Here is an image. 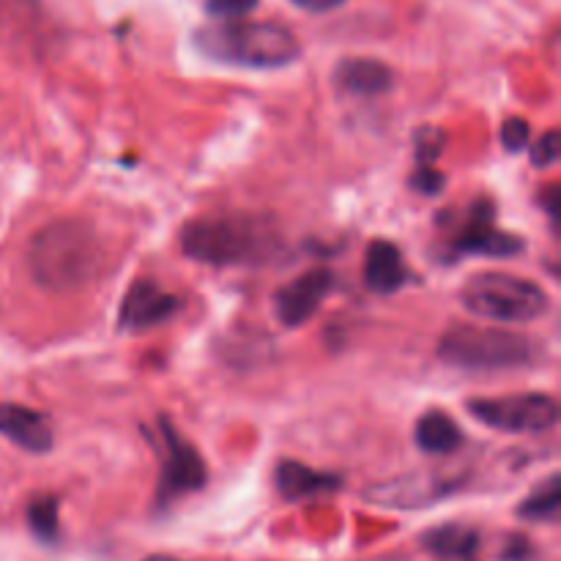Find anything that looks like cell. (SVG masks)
I'll return each instance as SVG.
<instances>
[{
  "mask_svg": "<svg viewBox=\"0 0 561 561\" xmlns=\"http://www.w3.org/2000/svg\"><path fill=\"white\" fill-rule=\"evenodd\" d=\"M290 3L299 5V9L305 11H312V14H321V11L337 9V5H343L345 0H290Z\"/></svg>",
  "mask_w": 561,
  "mask_h": 561,
  "instance_id": "d4e9b609",
  "label": "cell"
},
{
  "mask_svg": "<svg viewBox=\"0 0 561 561\" xmlns=\"http://www.w3.org/2000/svg\"><path fill=\"white\" fill-rule=\"evenodd\" d=\"M529 135H531V126L526 118H507L502 126V146L507 151H524L529 146Z\"/></svg>",
  "mask_w": 561,
  "mask_h": 561,
  "instance_id": "7402d4cb",
  "label": "cell"
},
{
  "mask_svg": "<svg viewBox=\"0 0 561 561\" xmlns=\"http://www.w3.org/2000/svg\"><path fill=\"white\" fill-rule=\"evenodd\" d=\"M524 551H531L529 542H526V540H513V542H510L507 553H504V559H507V561H524Z\"/></svg>",
  "mask_w": 561,
  "mask_h": 561,
  "instance_id": "484cf974",
  "label": "cell"
},
{
  "mask_svg": "<svg viewBox=\"0 0 561 561\" xmlns=\"http://www.w3.org/2000/svg\"><path fill=\"white\" fill-rule=\"evenodd\" d=\"M444 148V131L436 126H422L420 135H416V162L420 168H433L438 157H442Z\"/></svg>",
  "mask_w": 561,
  "mask_h": 561,
  "instance_id": "ffe728a7",
  "label": "cell"
},
{
  "mask_svg": "<svg viewBox=\"0 0 561 561\" xmlns=\"http://www.w3.org/2000/svg\"><path fill=\"white\" fill-rule=\"evenodd\" d=\"M274 485H277L279 496L288 499V502H305V499L340 491L343 477L316 471L305 463H296V460H279L277 469H274Z\"/></svg>",
  "mask_w": 561,
  "mask_h": 561,
  "instance_id": "4fadbf2b",
  "label": "cell"
},
{
  "mask_svg": "<svg viewBox=\"0 0 561 561\" xmlns=\"http://www.w3.org/2000/svg\"><path fill=\"white\" fill-rule=\"evenodd\" d=\"M422 548L438 559H469L480 548V535L471 526L444 524L422 535Z\"/></svg>",
  "mask_w": 561,
  "mask_h": 561,
  "instance_id": "e0dca14e",
  "label": "cell"
},
{
  "mask_svg": "<svg viewBox=\"0 0 561 561\" xmlns=\"http://www.w3.org/2000/svg\"><path fill=\"white\" fill-rule=\"evenodd\" d=\"M365 285L378 296L398 294L409 285V268L403 263V252L387 239L370 241L365 252Z\"/></svg>",
  "mask_w": 561,
  "mask_h": 561,
  "instance_id": "7c38bea8",
  "label": "cell"
},
{
  "mask_svg": "<svg viewBox=\"0 0 561 561\" xmlns=\"http://www.w3.org/2000/svg\"><path fill=\"white\" fill-rule=\"evenodd\" d=\"M559 131L548 129L546 135L531 146V164H535V168H551L559 159Z\"/></svg>",
  "mask_w": 561,
  "mask_h": 561,
  "instance_id": "603a6c76",
  "label": "cell"
},
{
  "mask_svg": "<svg viewBox=\"0 0 561 561\" xmlns=\"http://www.w3.org/2000/svg\"><path fill=\"white\" fill-rule=\"evenodd\" d=\"M414 442L425 455H453L463 447V431L444 411H425L416 420Z\"/></svg>",
  "mask_w": 561,
  "mask_h": 561,
  "instance_id": "2e32d148",
  "label": "cell"
},
{
  "mask_svg": "<svg viewBox=\"0 0 561 561\" xmlns=\"http://www.w3.org/2000/svg\"><path fill=\"white\" fill-rule=\"evenodd\" d=\"M257 5V0H206V11L214 16V20L233 22L241 20V16L250 14Z\"/></svg>",
  "mask_w": 561,
  "mask_h": 561,
  "instance_id": "44dd1931",
  "label": "cell"
},
{
  "mask_svg": "<svg viewBox=\"0 0 561 561\" xmlns=\"http://www.w3.org/2000/svg\"><path fill=\"white\" fill-rule=\"evenodd\" d=\"M444 184H447V179L436 168H420L411 175V186L416 192H422V195H438L444 190Z\"/></svg>",
  "mask_w": 561,
  "mask_h": 561,
  "instance_id": "cb8c5ba5",
  "label": "cell"
},
{
  "mask_svg": "<svg viewBox=\"0 0 561 561\" xmlns=\"http://www.w3.org/2000/svg\"><path fill=\"white\" fill-rule=\"evenodd\" d=\"M561 507V480L559 474H551L540 488L524 499L518 507V515L524 520H540V524H553L559 518Z\"/></svg>",
  "mask_w": 561,
  "mask_h": 561,
  "instance_id": "ac0fdd59",
  "label": "cell"
},
{
  "mask_svg": "<svg viewBox=\"0 0 561 561\" xmlns=\"http://www.w3.org/2000/svg\"><path fill=\"white\" fill-rule=\"evenodd\" d=\"M540 348L535 337L513 329L455 323L438 340V359L455 370L502 373L535 365Z\"/></svg>",
  "mask_w": 561,
  "mask_h": 561,
  "instance_id": "277c9868",
  "label": "cell"
},
{
  "mask_svg": "<svg viewBox=\"0 0 561 561\" xmlns=\"http://www.w3.org/2000/svg\"><path fill=\"white\" fill-rule=\"evenodd\" d=\"M496 217V208L491 201H477L469 208L463 222L458 225V230L449 239L455 255H488V257H513L518 252H524V239L507 230L496 228L493 222Z\"/></svg>",
  "mask_w": 561,
  "mask_h": 561,
  "instance_id": "ba28073f",
  "label": "cell"
},
{
  "mask_svg": "<svg viewBox=\"0 0 561 561\" xmlns=\"http://www.w3.org/2000/svg\"><path fill=\"white\" fill-rule=\"evenodd\" d=\"M146 561H179V559H173V557H162V553H159V557H148Z\"/></svg>",
  "mask_w": 561,
  "mask_h": 561,
  "instance_id": "4316f807",
  "label": "cell"
},
{
  "mask_svg": "<svg viewBox=\"0 0 561 561\" xmlns=\"http://www.w3.org/2000/svg\"><path fill=\"white\" fill-rule=\"evenodd\" d=\"M195 47L206 58L247 69H277L299 58V38L277 22H219L195 33Z\"/></svg>",
  "mask_w": 561,
  "mask_h": 561,
  "instance_id": "3957f363",
  "label": "cell"
},
{
  "mask_svg": "<svg viewBox=\"0 0 561 561\" xmlns=\"http://www.w3.org/2000/svg\"><path fill=\"white\" fill-rule=\"evenodd\" d=\"M27 526L42 542L58 540V499L36 496L27 504Z\"/></svg>",
  "mask_w": 561,
  "mask_h": 561,
  "instance_id": "d6986e66",
  "label": "cell"
},
{
  "mask_svg": "<svg viewBox=\"0 0 561 561\" xmlns=\"http://www.w3.org/2000/svg\"><path fill=\"white\" fill-rule=\"evenodd\" d=\"M25 263L33 283L42 285L44 290L71 294L99 277L104 247L88 219H53L31 239Z\"/></svg>",
  "mask_w": 561,
  "mask_h": 561,
  "instance_id": "6da1fadb",
  "label": "cell"
},
{
  "mask_svg": "<svg viewBox=\"0 0 561 561\" xmlns=\"http://www.w3.org/2000/svg\"><path fill=\"white\" fill-rule=\"evenodd\" d=\"M179 241L186 257L206 266H257L283 250L277 225L250 211L192 219L181 228Z\"/></svg>",
  "mask_w": 561,
  "mask_h": 561,
  "instance_id": "7a4b0ae2",
  "label": "cell"
},
{
  "mask_svg": "<svg viewBox=\"0 0 561 561\" xmlns=\"http://www.w3.org/2000/svg\"><path fill=\"white\" fill-rule=\"evenodd\" d=\"M179 310V299L168 290L159 288L153 279H135L118 307V329L121 332H146L159 327Z\"/></svg>",
  "mask_w": 561,
  "mask_h": 561,
  "instance_id": "30bf717a",
  "label": "cell"
},
{
  "mask_svg": "<svg viewBox=\"0 0 561 561\" xmlns=\"http://www.w3.org/2000/svg\"><path fill=\"white\" fill-rule=\"evenodd\" d=\"M159 436L164 444V458H162V474H159L157 499L159 504H170L179 496L195 493L206 485L208 469L206 460L195 449V444L186 442L173 422L168 416H159Z\"/></svg>",
  "mask_w": 561,
  "mask_h": 561,
  "instance_id": "52a82bcc",
  "label": "cell"
},
{
  "mask_svg": "<svg viewBox=\"0 0 561 561\" xmlns=\"http://www.w3.org/2000/svg\"><path fill=\"white\" fill-rule=\"evenodd\" d=\"M392 82V69L376 58H343L334 66V85L351 96H381Z\"/></svg>",
  "mask_w": 561,
  "mask_h": 561,
  "instance_id": "5bb4252c",
  "label": "cell"
},
{
  "mask_svg": "<svg viewBox=\"0 0 561 561\" xmlns=\"http://www.w3.org/2000/svg\"><path fill=\"white\" fill-rule=\"evenodd\" d=\"M332 288V268H310V272H305L301 277H296L294 283H288L285 288H279L277 294H274V316L279 318L283 327H301V323H307L316 316L318 307H321V301L327 299Z\"/></svg>",
  "mask_w": 561,
  "mask_h": 561,
  "instance_id": "9c48e42d",
  "label": "cell"
},
{
  "mask_svg": "<svg viewBox=\"0 0 561 561\" xmlns=\"http://www.w3.org/2000/svg\"><path fill=\"white\" fill-rule=\"evenodd\" d=\"M0 436L31 455H44L55 447L53 422L42 411L20 403H0Z\"/></svg>",
  "mask_w": 561,
  "mask_h": 561,
  "instance_id": "8fae6325",
  "label": "cell"
},
{
  "mask_svg": "<svg viewBox=\"0 0 561 561\" xmlns=\"http://www.w3.org/2000/svg\"><path fill=\"white\" fill-rule=\"evenodd\" d=\"M466 409L477 422L502 433H548L559 425V403L542 392L474 398Z\"/></svg>",
  "mask_w": 561,
  "mask_h": 561,
  "instance_id": "8992f818",
  "label": "cell"
},
{
  "mask_svg": "<svg viewBox=\"0 0 561 561\" xmlns=\"http://www.w3.org/2000/svg\"><path fill=\"white\" fill-rule=\"evenodd\" d=\"M444 493H449L447 482H442L438 477H403V480L383 482V485L373 488L367 496L376 504L383 507H422V504H436V499H442Z\"/></svg>",
  "mask_w": 561,
  "mask_h": 561,
  "instance_id": "9a60e30c",
  "label": "cell"
},
{
  "mask_svg": "<svg viewBox=\"0 0 561 561\" xmlns=\"http://www.w3.org/2000/svg\"><path fill=\"white\" fill-rule=\"evenodd\" d=\"M460 301L477 318L496 323H531L551 307L542 285L507 272H482L466 279Z\"/></svg>",
  "mask_w": 561,
  "mask_h": 561,
  "instance_id": "5b68a950",
  "label": "cell"
}]
</instances>
